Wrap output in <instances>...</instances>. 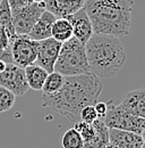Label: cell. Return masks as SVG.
I'll use <instances>...</instances> for the list:
<instances>
[{
  "label": "cell",
  "mask_w": 145,
  "mask_h": 148,
  "mask_svg": "<svg viewBox=\"0 0 145 148\" xmlns=\"http://www.w3.org/2000/svg\"><path fill=\"white\" fill-rule=\"evenodd\" d=\"M101 80L93 73L65 76L64 86L52 95H42V106L50 107L69 121H81L79 114L85 106L94 105L102 91Z\"/></svg>",
  "instance_id": "cell-1"
},
{
  "label": "cell",
  "mask_w": 145,
  "mask_h": 148,
  "mask_svg": "<svg viewBox=\"0 0 145 148\" xmlns=\"http://www.w3.org/2000/svg\"><path fill=\"white\" fill-rule=\"evenodd\" d=\"M133 3V0H85L83 7L94 33L121 38L130 32Z\"/></svg>",
  "instance_id": "cell-2"
},
{
  "label": "cell",
  "mask_w": 145,
  "mask_h": 148,
  "mask_svg": "<svg viewBox=\"0 0 145 148\" xmlns=\"http://www.w3.org/2000/svg\"><path fill=\"white\" fill-rule=\"evenodd\" d=\"M90 72L99 79L115 76L125 64L126 54L119 38L93 33L85 43Z\"/></svg>",
  "instance_id": "cell-3"
},
{
  "label": "cell",
  "mask_w": 145,
  "mask_h": 148,
  "mask_svg": "<svg viewBox=\"0 0 145 148\" xmlns=\"http://www.w3.org/2000/svg\"><path fill=\"white\" fill-rule=\"evenodd\" d=\"M54 71L64 76H75L90 72L87 57L85 53V45L72 36L69 40L61 43V49Z\"/></svg>",
  "instance_id": "cell-4"
},
{
  "label": "cell",
  "mask_w": 145,
  "mask_h": 148,
  "mask_svg": "<svg viewBox=\"0 0 145 148\" xmlns=\"http://www.w3.org/2000/svg\"><path fill=\"white\" fill-rule=\"evenodd\" d=\"M16 34H28L33 25L45 10V3L28 2L26 0H8Z\"/></svg>",
  "instance_id": "cell-5"
},
{
  "label": "cell",
  "mask_w": 145,
  "mask_h": 148,
  "mask_svg": "<svg viewBox=\"0 0 145 148\" xmlns=\"http://www.w3.org/2000/svg\"><path fill=\"white\" fill-rule=\"evenodd\" d=\"M108 112L102 119L109 129H118L142 134L145 129V119L131 115L125 112L119 105H115L112 100L107 103Z\"/></svg>",
  "instance_id": "cell-6"
},
{
  "label": "cell",
  "mask_w": 145,
  "mask_h": 148,
  "mask_svg": "<svg viewBox=\"0 0 145 148\" xmlns=\"http://www.w3.org/2000/svg\"><path fill=\"white\" fill-rule=\"evenodd\" d=\"M10 54L13 64L25 69L34 64L37 56V41L27 34H18L10 43Z\"/></svg>",
  "instance_id": "cell-7"
},
{
  "label": "cell",
  "mask_w": 145,
  "mask_h": 148,
  "mask_svg": "<svg viewBox=\"0 0 145 148\" xmlns=\"http://www.w3.org/2000/svg\"><path fill=\"white\" fill-rule=\"evenodd\" d=\"M0 86L5 87L15 96H23L28 90L25 71L13 63H7L6 69L0 73Z\"/></svg>",
  "instance_id": "cell-8"
},
{
  "label": "cell",
  "mask_w": 145,
  "mask_h": 148,
  "mask_svg": "<svg viewBox=\"0 0 145 148\" xmlns=\"http://www.w3.org/2000/svg\"><path fill=\"white\" fill-rule=\"evenodd\" d=\"M61 49V42L54 40V38H48L37 41V56L35 64L44 69L48 73L54 71V64Z\"/></svg>",
  "instance_id": "cell-9"
},
{
  "label": "cell",
  "mask_w": 145,
  "mask_h": 148,
  "mask_svg": "<svg viewBox=\"0 0 145 148\" xmlns=\"http://www.w3.org/2000/svg\"><path fill=\"white\" fill-rule=\"evenodd\" d=\"M66 18L69 21L72 29V36L79 40L83 45L86 43V41L93 36V27L91 23L89 15L84 7L78 9L77 12L72 13V15H68Z\"/></svg>",
  "instance_id": "cell-10"
},
{
  "label": "cell",
  "mask_w": 145,
  "mask_h": 148,
  "mask_svg": "<svg viewBox=\"0 0 145 148\" xmlns=\"http://www.w3.org/2000/svg\"><path fill=\"white\" fill-rule=\"evenodd\" d=\"M118 105L127 113L145 119V88L128 91Z\"/></svg>",
  "instance_id": "cell-11"
},
{
  "label": "cell",
  "mask_w": 145,
  "mask_h": 148,
  "mask_svg": "<svg viewBox=\"0 0 145 148\" xmlns=\"http://www.w3.org/2000/svg\"><path fill=\"white\" fill-rule=\"evenodd\" d=\"M109 143L118 148H141L144 144L141 134L118 129H109Z\"/></svg>",
  "instance_id": "cell-12"
},
{
  "label": "cell",
  "mask_w": 145,
  "mask_h": 148,
  "mask_svg": "<svg viewBox=\"0 0 145 148\" xmlns=\"http://www.w3.org/2000/svg\"><path fill=\"white\" fill-rule=\"evenodd\" d=\"M85 0H44L45 9L56 17H67L84 6Z\"/></svg>",
  "instance_id": "cell-13"
},
{
  "label": "cell",
  "mask_w": 145,
  "mask_h": 148,
  "mask_svg": "<svg viewBox=\"0 0 145 148\" xmlns=\"http://www.w3.org/2000/svg\"><path fill=\"white\" fill-rule=\"evenodd\" d=\"M56 16L52 13H50L49 10H44L39 19L36 21V23L33 25L32 30L30 31V33L27 34L28 37L35 41H41L48 38H51V27L52 24L56 21Z\"/></svg>",
  "instance_id": "cell-14"
},
{
  "label": "cell",
  "mask_w": 145,
  "mask_h": 148,
  "mask_svg": "<svg viewBox=\"0 0 145 148\" xmlns=\"http://www.w3.org/2000/svg\"><path fill=\"white\" fill-rule=\"evenodd\" d=\"M92 124L94 127V136L83 144V148H104L109 144V128L102 119H96Z\"/></svg>",
  "instance_id": "cell-15"
},
{
  "label": "cell",
  "mask_w": 145,
  "mask_h": 148,
  "mask_svg": "<svg viewBox=\"0 0 145 148\" xmlns=\"http://www.w3.org/2000/svg\"><path fill=\"white\" fill-rule=\"evenodd\" d=\"M25 71V76H26V81L28 84V88L40 91L42 90V87L44 84V81L48 76V72L42 69L41 66L36 65L35 63L32 65H28L27 67L24 69Z\"/></svg>",
  "instance_id": "cell-16"
},
{
  "label": "cell",
  "mask_w": 145,
  "mask_h": 148,
  "mask_svg": "<svg viewBox=\"0 0 145 148\" xmlns=\"http://www.w3.org/2000/svg\"><path fill=\"white\" fill-rule=\"evenodd\" d=\"M72 37V29L66 17H57L51 27V38L59 42H65Z\"/></svg>",
  "instance_id": "cell-17"
},
{
  "label": "cell",
  "mask_w": 145,
  "mask_h": 148,
  "mask_svg": "<svg viewBox=\"0 0 145 148\" xmlns=\"http://www.w3.org/2000/svg\"><path fill=\"white\" fill-rule=\"evenodd\" d=\"M0 25L6 30L9 41L12 43V41L17 37V34L15 32V27L13 24V16L8 0H1L0 2Z\"/></svg>",
  "instance_id": "cell-18"
},
{
  "label": "cell",
  "mask_w": 145,
  "mask_h": 148,
  "mask_svg": "<svg viewBox=\"0 0 145 148\" xmlns=\"http://www.w3.org/2000/svg\"><path fill=\"white\" fill-rule=\"evenodd\" d=\"M64 82H65V76L62 74L54 71V72L48 74V76L44 81V84L42 87V91L45 95L56 93L61 89V87L64 86Z\"/></svg>",
  "instance_id": "cell-19"
},
{
  "label": "cell",
  "mask_w": 145,
  "mask_h": 148,
  "mask_svg": "<svg viewBox=\"0 0 145 148\" xmlns=\"http://www.w3.org/2000/svg\"><path fill=\"white\" fill-rule=\"evenodd\" d=\"M83 139L75 128L68 129L61 137V146L64 148H83Z\"/></svg>",
  "instance_id": "cell-20"
},
{
  "label": "cell",
  "mask_w": 145,
  "mask_h": 148,
  "mask_svg": "<svg viewBox=\"0 0 145 148\" xmlns=\"http://www.w3.org/2000/svg\"><path fill=\"white\" fill-rule=\"evenodd\" d=\"M0 59L6 63H13L10 54V41L7 36L6 30L0 25Z\"/></svg>",
  "instance_id": "cell-21"
},
{
  "label": "cell",
  "mask_w": 145,
  "mask_h": 148,
  "mask_svg": "<svg viewBox=\"0 0 145 148\" xmlns=\"http://www.w3.org/2000/svg\"><path fill=\"white\" fill-rule=\"evenodd\" d=\"M16 96L5 87L0 86V113L8 112L15 105Z\"/></svg>",
  "instance_id": "cell-22"
},
{
  "label": "cell",
  "mask_w": 145,
  "mask_h": 148,
  "mask_svg": "<svg viewBox=\"0 0 145 148\" xmlns=\"http://www.w3.org/2000/svg\"><path fill=\"white\" fill-rule=\"evenodd\" d=\"M74 128L77 130L83 139V143H86L91 140L94 136V127L92 123H86V122H83V121H77L75 122V125Z\"/></svg>",
  "instance_id": "cell-23"
},
{
  "label": "cell",
  "mask_w": 145,
  "mask_h": 148,
  "mask_svg": "<svg viewBox=\"0 0 145 148\" xmlns=\"http://www.w3.org/2000/svg\"><path fill=\"white\" fill-rule=\"evenodd\" d=\"M79 119L81 121L83 122H86V123H93L98 117V114L95 112L94 108V105H90V106H85L79 114Z\"/></svg>",
  "instance_id": "cell-24"
},
{
  "label": "cell",
  "mask_w": 145,
  "mask_h": 148,
  "mask_svg": "<svg viewBox=\"0 0 145 148\" xmlns=\"http://www.w3.org/2000/svg\"><path fill=\"white\" fill-rule=\"evenodd\" d=\"M94 108L98 114V117L103 119L108 112V105H107V103H103V101H96L94 104Z\"/></svg>",
  "instance_id": "cell-25"
},
{
  "label": "cell",
  "mask_w": 145,
  "mask_h": 148,
  "mask_svg": "<svg viewBox=\"0 0 145 148\" xmlns=\"http://www.w3.org/2000/svg\"><path fill=\"white\" fill-rule=\"evenodd\" d=\"M6 64H7L6 62H3L2 59H0V73L6 69Z\"/></svg>",
  "instance_id": "cell-26"
},
{
  "label": "cell",
  "mask_w": 145,
  "mask_h": 148,
  "mask_svg": "<svg viewBox=\"0 0 145 148\" xmlns=\"http://www.w3.org/2000/svg\"><path fill=\"white\" fill-rule=\"evenodd\" d=\"M104 148H118V147H117V146H115L113 144H110V143H109L108 145H107V146H106Z\"/></svg>",
  "instance_id": "cell-27"
},
{
  "label": "cell",
  "mask_w": 145,
  "mask_h": 148,
  "mask_svg": "<svg viewBox=\"0 0 145 148\" xmlns=\"http://www.w3.org/2000/svg\"><path fill=\"white\" fill-rule=\"evenodd\" d=\"M141 136H142V138H143V141H144V144H145V129L143 130V132H142V134H141Z\"/></svg>",
  "instance_id": "cell-28"
},
{
  "label": "cell",
  "mask_w": 145,
  "mask_h": 148,
  "mask_svg": "<svg viewBox=\"0 0 145 148\" xmlns=\"http://www.w3.org/2000/svg\"><path fill=\"white\" fill-rule=\"evenodd\" d=\"M33 2H36V3H41V2H44V0H32Z\"/></svg>",
  "instance_id": "cell-29"
},
{
  "label": "cell",
  "mask_w": 145,
  "mask_h": 148,
  "mask_svg": "<svg viewBox=\"0 0 145 148\" xmlns=\"http://www.w3.org/2000/svg\"><path fill=\"white\" fill-rule=\"evenodd\" d=\"M141 148H145V144H143V146H142Z\"/></svg>",
  "instance_id": "cell-30"
},
{
  "label": "cell",
  "mask_w": 145,
  "mask_h": 148,
  "mask_svg": "<svg viewBox=\"0 0 145 148\" xmlns=\"http://www.w3.org/2000/svg\"><path fill=\"white\" fill-rule=\"evenodd\" d=\"M26 1H28V2H33V1H32V0H26Z\"/></svg>",
  "instance_id": "cell-31"
},
{
  "label": "cell",
  "mask_w": 145,
  "mask_h": 148,
  "mask_svg": "<svg viewBox=\"0 0 145 148\" xmlns=\"http://www.w3.org/2000/svg\"><path fill=\"white\" fill-rule=\"evenodd\" d=\"M0 2H1V0H0Z\"/></svg>",
  "instance_id": "cell-32"
},
{
  "label": "cell",
  "mask_w": 145,
  "mask_h": 148,
  "mask_svg": "<svg viewBox=\"0 0 145 148\" xmlns=\"http://www.w3.org/2000/svg\"><path fill=\"white\" fill-rule=\"evenodd\" d=\"M0 57H1V55H0Z\"/></svg>",
  "instance_id": "cell-33"
}]
</instances>
